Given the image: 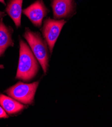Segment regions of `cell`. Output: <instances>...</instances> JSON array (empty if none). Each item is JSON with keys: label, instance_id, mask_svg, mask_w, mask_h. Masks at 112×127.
Here are the masks:
<instances>
[{"label": "cell", "instance_id": "3", "mask_svg": "<svg viewBox=\"0 0 112 127\" xmlns=\"http://www.w3.org/2000/svg\"><path fill=\"white\" fill-rule=\"evenodd\" d=\"M39 84V81L31 84L19 82L8 89L6 92L10 97L20 103L31 104L33 102Z\"/></svg>", "mask_w": 112, "mask_h": 127}, {"label": "cell", "instance_id": "2", "mask_svg": "<svg viewBox=\"0 0 112 127\" xmlns=\"http://www.w3.org/2000/svg\"><path fill=\"white\" fill-rule=\"evenodd\" d=\"M23 36L37 59L39 62L43 71L46 73L48 66L49 55L46 43L43 40L40 33L31 31L26 28Z\"/></svg>", "mask_w": 112, "mask_h": 127}, {"label": "cell", "instance_id": "1", "mask_svg": "<svg viewBox=\"0 0 112 127\" xmlns=\"http://www.w3.org/2000/svg\"><path fill=\"white\" fill-rule=\"evenodd\" d=\"M19 58L16 78L24 81L33 79L39 71L37 60L30 47L20 39Z\"/></svg>", "mask_w": 112, "mask_h": 127}, {"label": "cell", "instance_id": "12", "mask_svg": "<svg viewBox=\"0 0 112 127\" xmlns=\"http://www.w3.org/2000/svg\"><path fill=\"white\" fill-rule=\"evenodd\" d=\"M0 2L3 4L4 5H6V3L5 2V0H0Z\"/></svg>", "mask_w": 112, "mask_h": 127}, {"label": "cell", "instance_id": "13", "mask_svg": "<svg viewBox=\"0 0 112 127\" xmlns=\"http://www.w3.org/2000/svg\"><path fill=\"white\" fill-rule=\"evenodd\" d=\"M4 68V65H3L0 64V68H2V69H3V68Z\"/></svg>", "mask_w": 112, "mask_h": 127}, {"label": "cell", "instance_id": "10", "mask_svg": "<svg viewBox=\"0 0 112 127\" xmlns=\"http://www.w3.org/2000/svg\"><path fill=\"white\" fill-rule=\"evenodd\" d=\"M8 116L7 115V114L6 112V111L4 109V108L0 106V119L1 118H4V119H7L8 118Z\"/></svg>", "mask_w": 112, "mask_h": 127}, {"label": "cell", "instance_id": "9", "mask_svg": "<svg viewBox=\"0 0 112 127\" xmlns=\"http://www.w3.org/2000/svg\"><path fill=\"white\" fill-rule=\"evenodd\" d=\"M0 105L9 115L18 113L25 108V106L18 101L3 94H0Z\"/></svg>", "mask_w": 112, "mask_h": 127}, {"label": "cell", "instance_id": "5", "mask_svg": "<svg viewBox=\"0 0 112 127\" xmlns=\"http://www.w3.org/2000/svg\"><path fill=\"white\" fill-rule=\"evenodd\" d=\"M48 10L43 0H36L28 7L22 10V13L26 15L35 27L40 28L44 18L46 16Z\"/></svg>", "mask_w": 112, "mask_h": 127}, {"label": "cell", "instance_id": "8", "mask_svg": "<svg viewBox=\"0 0 112 127\" xmlns=\"http://www.w3.org/2000/svg\"><path fill=\"white\" fill-rule=\"evenodd\" d=\"M23 1V0H9L6 8V12L17 28L21 26Z\"/></svg>", "mask_w": 112, "mask_h": 127}, {"label": "cell", "instance_id": "6", "mask_svg": "<svg viewBox=\"0 0 112 127\" xmlns=\"http://www.w3.org/2000/svg\"><path fill=\"white\" fill-rule=\"evenodd\" d=\"M51 7L55 19L66 18L74 13V0H52Z\"/></svg>", "mask_w": 112, "mask_h": 127}, {"label": "cell", "instance_id": "7", "mask_svg": "<svg viewBox=\"0 0 112 127\" xmlns=\"http://www.w3.org/2000/svg\"><path fill=\"white\" fill-rule=\"evenodd\" d=\"M13 29L7 27L3 22V18L0 19V57L9 47L14 45L12 39Z\"/></svg>", "mask_w": 112, "mask_h": 127}, {"label": "cell", "instance_id": "11", "mask_svg": "<svg viewBox=\"0 0 112 127\" xmlns=\"http://www.w3.org/2000/svg\"><path fill=\"white\" fill-rule=\"evenodd\" d=\"M5 15H6V14L5 13V12H2V11H0V19L3 18V17L5 16Z\"/></svg>", "mask_w": 112, "mask_h": 127}, {"label": "cell", "instance_id": "4", "mask_svg": "<svg viewBox=\"0 0 112 127\" xmlns=\"http://www.w3.org/2000/svg\"><path fill=\"white\" fill-rule=\"evenodd\" d=\"M66 23V21L63 19L57 20L51 18H47L44 22L42 33L51 53L53 52L55 43Z\"/></svg>", "mask_w": 112, "mask_h": 127}]
</instances>
